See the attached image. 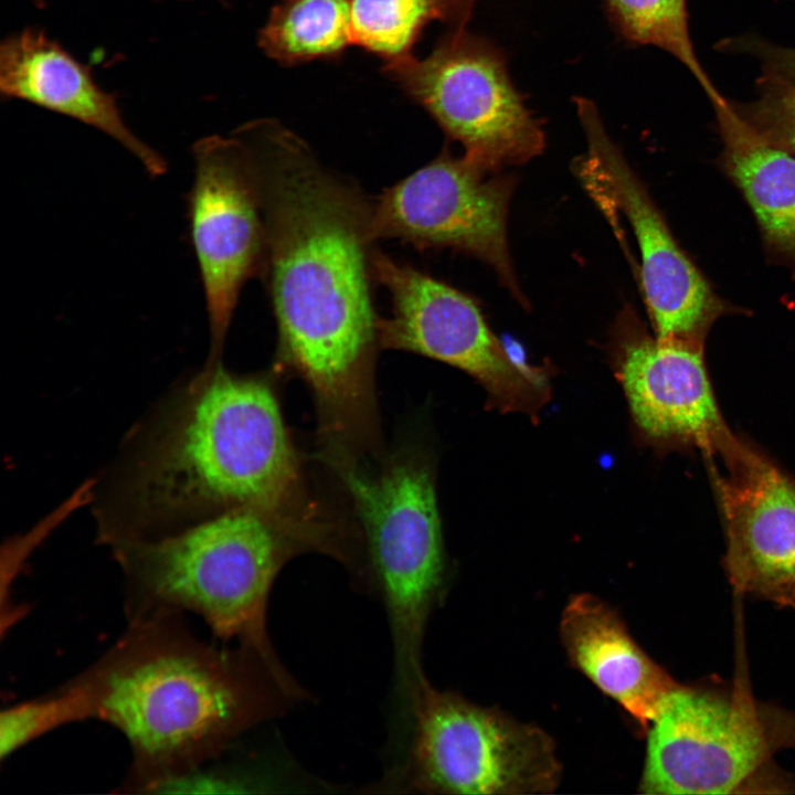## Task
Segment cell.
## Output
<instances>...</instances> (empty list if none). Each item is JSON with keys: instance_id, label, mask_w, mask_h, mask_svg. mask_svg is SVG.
<instances>
[{"instance_id": "obj_1", "label": "cell", "mask_w": 795, "mask_h": 795, "mask_svg": "<svg viewBox=\"0 0 795 795\" xmlns=\"http://www.w3.org/2000/svg\"><path fill=\"white\" fill-rule=\"evenodd\" d=\"M266 227L263 273L278 330V363L312 392L332 451L374 435L379 343L370 202L280 126L246 125Z\"/></svg>"}, {"instance_id": "obj_2", "label": "cell", "mask_w": 795, "mask_h": 795, "mask_svg": "<svg viewBox=\"0 0 795 795\" xmlns=\"http://www.w3.org/2000/svg\"><path fill=\"white\" fill-rule=\"evenodd\" d=\"M299 460L263 380L206 363L158 411L97 509L110 545L160 537L234 508L287 528L304 510Z\"/></svg>"}, {"instance_id": "obj_3", "label": "cell", "mask_w": 795, "mask_h": 795, "mask_svg": "<svg viewBox=\"0 0 795 795\" xmlns=\"http://www.w3.org/2000/svg\"><path fill=\"white\" fill-rule=\"evenodd\" d=\"M182 612L129 619L124 636L77 679L92 719L130 744L131 791L157 792L199 768L303 690L256 651L224 650L194 636Z\"/></svg>"}, {"instance_id": "obj_4", "label": "cell", "mask_w": 795, "mask_h": 795, "mask_svg": "<svg viewBox=\"0 0 795 795\" xmlns=\"http://www.w3.org/2000/svg\"><path fill=\"white\" fill-rule=\"evenodd\" d=\"M314 548L251 508H234L173 532L116 545L129 619L192 612L214 636L259 654L278 670L266 627L271 587L285 562Z\"/></svg>"}, {"instance_id": "obj_5", "label": "cell", "mask_w": 795, "mask_h": 795, "mask_svg": "<svg viewBox=\"0 0 795 795\" xmlns=\"http://www.w3.org/2000/svg\"><path fill=\"white\" fill-rule=\"evenodd\" d=\"M368 543L371 569L391 627L398 691L410 703L425 677L422 644L439 593L444 558L430 470L393 459L377 475L340 464Z\"/></svg>"}, {"instance_id": "obj_6", "label": "cell", "mask_w": 795, "mask_h": 795, "mask_svg": "<svg viewBox=\"0 0 795 795\" xmlns=\"http://www.w3.org/2000/svg\"><path fill=\"white\" fill-rule=\"evenodd\" d=\"M406 786L426 793L529 794L554 789L561 767L541 729L433 687L412 703Z\"/></svg>"}, {"instance_id": "obj_7", "label": "cell", "mask_w": 795, "mask_h": 795, "mask_svg": "<svg viewBox=\"0 0 795 795\" xmlns=\"http://www.w3.org/2000/svg\"><path fill=\"white\" fill-rule=\"evenodd\" d=\"M649 728L640 782L647 794L731 793L773 752L795 746L794 717L680 686Z\"/></svg>"}, {"instance_id": "obj_8", "label": "cell", "mask_w": 795, "mask_h": 795, "mask_svg": "<svg viewBox=\"0 0 795 795\" xmlns=\"http://www.w3.org/2000/svg\"><path fill=\"white\" fill-rule=\"evenodd\" d=\"M193 183L188 221L205 297L210 351L221 358L244 284L262 274L266 258L263 200L252 146L240 128L192 146Z\"/></svg>"}, {"instance_id": "obj_9", "label": "cell", "mask_w": 795, "mask_h": 795, "mask_svg": "<svg viewBox=\"0 0 795 795\" xmlns=\"http://www.w3.org/2000/svg\"><path fill=\"white\" fill-rule=\"evenodd\" d=\"M385 70L466 153L491 168L519 163L543 148V132L512 86L500 53L457 30L425 59L411 54Z\"/></svg>"}, {"instance_id": "obj_10", "label": "cell", "mask_w": 795, "mask_h": 795, "mask_svg": "<svg viewBox=\"0 0 795 795\" xmlns=\"http://www.w3.org/2000/svg\"><path fill=\"white\" fill-rule=\"evenodd\" d=\"M587 140L581 177L626 215L642 261V284L656 337L704 347L722 317L741 308L722 298L677 242L642 181L607 136L595 105L575 98Z\"/></svg>"}, {"instance_id": "obj_11", "label": "cell", "mask_w": 795, "mask_h": 795, "mask_svg": "<svg viewBox=\"0 0 795 795\" xmlns=\"http://www.w3.org/2000/svg\"><path fill=\"white\" fill-rule=\"evenodd\" d=\"M489 169L467 153H441L370 202L372 237L469 253L516 290L506 235L511 183L486 177Z\"/></svg>"}, {"instance_id": "obj_12", "label": "cell", "mask_w": 795, "mask_h": 795, "mask_svg": "<svg viewBox=\"0 0 795 795\" xmlns=\"http://www.w3.org/2000/svg\"><path fill=\"white\" fill-rule=\"evenodd\" d=\"M372 266L392 305L391 315L379 318L380 347L456 367L511 405L541 392V379L508 356L468 296L380 251Z\"/></svg>"}, {"instance_id": "obj_13", "label": "cell", "mask_w": 795, "mask_h": 795, "mask_svg": "<svg viewBox=\"0 0 795 795\" xmlns=\"http://www.w3.org/2000/svg\"><path fill=\"white\" fill-rule=\"evenodd\" d=\"M735 592L795 605V479L736 435L707 457Z\"/></svg>"}, {"instance_id": "obj_14", "label": "cell", "mask_w": 795, "mask_h": 795, "mask_svg": "<svg viewBox=\"0 0 795 795\" xmlns=\"http://www.w3.org/2000/svg\"><path fill=\"white\" fill-rule=\"evenodd\" d=\"M619 375L633 416L650 438L708 457L735 436L720 411L704 347L638 337L625 348Z\"/></svg>"}, {"instance_id": "obj_15", "label": "cell", "mask_w": 795, "mask_h": 795, "mask_svg": "<svg viewBox=\"0 0 795 795\" xmlns=\"http://www.w3.org/2000/svg\"><path fill=\"white\" fill-rule=\"evenodd\" d=\"M0 93L100 130L151 177L167 171L165 158L127 126L116 94L100 87L92 70L41 28H25L1 42Z\"/></svg>"}, {"instance_id": "obj_16", "label": "cell", "mask_w": 795, "mask_h": 795, "mask_svg": "<svg viewBox=\"0 0 795 795\" xmlns=\"http://www.w3.org/2000/svg\"><path fill=\"white\" fill-rule=\"evenodd\" d=\"M560 633L572 662L644 729L679 686L637 645L617 613L591 594L568 603Z\"/></svg>"}, {"instance_id": "obj_17", "label": "cell", "mask_w": 795, "mask_h": 795, "mask_svg": "<svg viewBox=\"0 0 795 795\" xmlns=\"http://www.w3.org/2000/svg\"><path fill=\"white\" fill-rule=\"evenodd\" d=\"M720 168L750 206L766 254L795 268V155L762 136L733 102L711 104Z\"/></svg>"}, {"instance_id": "obj_18", "label": "cell", "mask_w": 795, "mask_h": 795, "mask_svg": "<svg viewBox=\"0 0 795 795\" xmlns=\"http://www.w3.org/2000/svg\"><path fill=\"white\" fill-rule=\"evenodd\" d=\"M263 51L284 64L331 56L352 43L349 0H282L261 30Z\"/></svg>"}, {"instance_id": "obj_19", "label": "cell", "mask_w": 795, "mask_h": 795, "mask_svg": "<svg viewBox=\"0 0 795 795\" xmlns=\"http://www.w3.org/2000/svg\"><path fill=\"white\" fill-rule=\"evenodd\" d=\"M352 43L388 62L411 54L426 24L467 18L456 0H349Z\"/></svg>"}, {"instance_id": "obj_20", "label": "cell", "mask_w": 795, "mask_h": 795, "mask_svg": "<svg viewBox=\"0 0 795 795\" xmlns=\"http://www.w3.org/2000/svg\"><path fill=\"white\" fill-rule=\"evenodd\" d=\"M625 38L675 56L700 84L710 103L724 97L700 64L691 41L686 0H605Z\"/></svg>"}, {"instance_id": "obj_21", "label": "cell", "mask_w": 795, "mask_h": 795, "mask_svg": "<svg viewBox=\"0 0 795 795\" xmlns=\"http://www.w3.org/2000/svg\"><path fill=\"white\" fill-rule=\"evenodd\" d=\"M87 719H92L91 699L77 678L43 697L9 707L0 714V759L4 761L60 727Z\"/></svg>"}, {"instance_id": "obj_22", "label": "cell", "mask_w": 795, "mask_h": 795, "mask_svg": "<svg viewBox=\"0 0 795 795\" xmlns=\"http://www.w3.org/2000/svg\"><path fill=\"white\" fill-rule=\"evenodd\" d=\"M725 51L749 53L760 62V93L795 98V49L755 36H742L719 44Z\"/></svg>"}, {"instance_id": "obj_23", "label": "cell", "mask_w": 795, "mask_h": 795, "mask_svg": "<svg viewBox=\"0 0 795 795\" xmlns=\"http://www.w3.org/2000/svg\"><path fill=\"white\" fill-rule=\"evenodd\" d=\"M733 105L762 136L795 155V98L760 93L750 103Z\"/></svg>"}, {"instance_id": "obj_24", "label": "cell", "mask_w": 795, "mask_h": 795, "mask_svg": "<svg viewBox=\"0 0 795 795\" xmlns=\"http://www.w3.org/2000/svg\"><path fill=\"white\" fill-rule=\"evenodd\" d=\"M474 1L475 0H456V2L458 3V6L460 7V9L464 11V13L466 15H468V11L470 10Z\"/></svg>"}, {"instance_id": "obj_25", "label": "cell", "mask_w": 795, "mask_h": 795, "mask_svg": "<svg viewBox=\"0 0 795 795\" xmlns=\"http://www.w3.org/2000/svg\"><path fill=\"white\" fill-rule=\"evenodd\" d=\"M34 6H36L39 9H43L46 6L47 0H31Z\"/></svg>"}]
</instances>
